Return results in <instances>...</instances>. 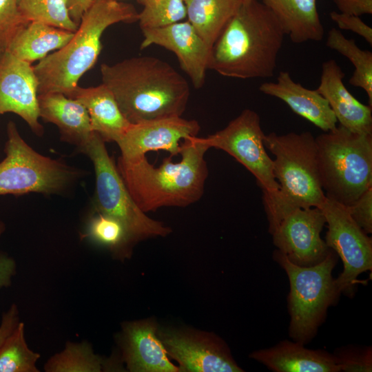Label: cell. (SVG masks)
I'll use <instances>...</instances> for the list:
<instances>
[{
    "mask_svg": "<svg viewBox=\"0 0 372 372\" xmlns=\"http://www.w3.org/2000/svg\"><path fill=\"white\" fill-rule=\"evenodd\" d=\"M344 76L335 60L324 61L316 90L328 101L340 125L355 133L372 135V107L349 92L343 82Z\"/></svg>",
    "mask_w": 372,
    "mask_h": 372,
    "instance_id": "obj_18",
    "label": "cell"
},
{
    "mask_svg": "<svg viewBox=\"0 0 372 372\" xmlns=\"http://www.w3.org/2000/svg\"><path fill=\"white\" fill-rule=\"evenodd\" d=\"M5 157L0 162V196L62 194L82 177L80 169L35 151L13 121L6 127Z\"/></svg>",
    "mask_w": 372,
    "mask_h": 372,
    "instance_id": "obj_8",
    "label": "cell"
},
{
    "mask_svg": "<svg viewBox=\"0 0 372 372\" xmlns=\"http://www.w3.org/2000/svg\"><path fill=\"white\" fill-rule=\"evenodd\" d=\"M96 0H65L71 19L79 25L83 14Z\"/></svg>",
    "mask_w": 372,
    "mask_h": 372,
    "instance_id": "obj_39",
    "label": "cell"
},
{
    "mask_svg": "<svg viewBox=\"0 0 372 372\" xmlns=\"http://www.w3.org/2000/svg\"><path fill=\"white\" fill-rule=\"evenodd\" d=\"M86 236L119 258L131 254L132 244L125 227L110 216L96 211L88 221Z\"/></svg>",
    "mask_w": 372,
    "mask_h": 372,
    "instance_id": "obj_28",
    "label": "cell"
},
{
    "mask_svg": "<svg viewBox=\"0 0 372 372\" xmlns=\"http://www.w3.org/2000/svg\"><path fill=\"white\" fill-rule=\"evenodd\" d=\"M38 105L39 118L55 125L61 140L75 145L81 153L96 134L84 105L59 92L38 94Z\"/></svg>",
    "mask_w": 372,
    "mask_h": 372,
    "instance_id": "obj_20",
    "label": "cell"
},
{
    "mask_svg": "<svg viewBox=\"0 0 372 372\" xmlns=\"http://www.w3.org/2000/svg\"><path fill=\"white\" fill-rule=\"evenodd\" d=\"M356 224L367 234L372 232V187L349 205H345Z\"/></svg>",
    "mask_w": 372,
    "mask_h": 372,
    "instance_id": "obj_34",
    "label": "cell"
},
{
    "mask_svg": "<svg viewBox=\"0 0 372 372\" xmlns=\"http://www.w3.org/2000/svg\"><path fill=\"white\" fill-rule=\"evenodd\" d=\"M74 32L41 22H30L13 39L8 52L32 64L65 46Z\"/></svg>",
    "mask_w": 372,
    "mask_h": 372,
    "instance_id": "obj_24",
    "label": "cell"
},
{
    "mask_svg": "<svg viewBox=\"0 0 372 372\" xmlns=\"http://www.w3.org/2000/svg\"><path fill=\"white\" fill-rule=\"evenodd\" d=\"M18 6L28 22H41L74 32L78 29L69 14L65 0H19Z\"/></svg>",
    "mask_w": 372,
    "mask_h": 372,
    "instance_id": "obj_30",
    "label": "cell"
},
{
    "mask_svg": "<svg viewBox=\"0 0 372 372\" xmlns=\"http://www.w3.org/2000/svg\"><path fill=\"white\" fill-rule=\"evenodd\" d=\"M285 34L261 1L240 0L211 47L208 69L242 79L271 77Z\"/></svg>",
    "mask_w": 372,
    "mask_h": 372,
    "instance_id": "obj_2",
    "label": "cell"
},
{
    "mask_svg": "<svg viewBox=\"0 0 372 372\" xmlns=\"http://www.w3.org/2000/svg\"><path fill=\"white\" fill-rule=\"evenodd\" d=\"M68 96L84 105L92 130L105 142L116 143L131 125L122 114L112 93L103 83L90 87L77 85Z\"/></svg>",
    "mask_w": 372,
    "mask_h": 372,
    "instance_id": "obj_22",
    "label": "cell"
},
{
    "mask_svg": "<svg viewBox=\"0 0 372 372\" xmlns=\"http://www.w3.org/2000/svg\"><path fill=\"white\" fill-rule=\"evenodd\" d=\"M340 371H372V348L371 347H343L333 353Z\"/></svg>",
    "mask_w": 372,
    "mask_h": 372,
    "instance_id": "obj_33",
    "label": "cell"
},
{
    "mask_svg": "<svg viewBox=\"0 0 372 372\" xmlns=\"http://www.w3.org/2000/svg\"><path fill=\"white\" fill-rule=\"evenodd\" d=\"M273 258L289 278V336L306 344L315 337L328 308L336 303L340 294L332 276L338 256L331 250L324 260L310 267L293 264L278 249Z\"/></svg>",
    "mask_w": 372,
    "mask_h": 372,
    "instance_id": "obj_7",
    "label": "cell"
},
{
    "mask_svg": "<svg viewBox=\"0 0 372 372\" xmlns=\"http://www.w3.org/2000/svg\"><path fill=\"white\" fill-rule=\"evenodd\" d=\"M6 230V225L0 219V238ZM16 273V263L14 260L0 252V289L8 287L12 282V278Z\"/></svg>",
    "mask_w": 372,
    "mask_h": 372,
    "instance_id": "obj_37",
    "label": "cell"
},
{
    "mask_svg": "<svg viewBox=\"0 0 372 372\" xmlns=\"http://www.w3.org/2000/svg\"><path fill=\"white\" fill-rule=\"evenodd\" d=\"M7 112L20 116L38 136L43 134L34 67L9 52L0 59V115Z\"/></svg>",
    "mask_w": 372,
    "mask_h": 372,
    "instance_id": "obj_15",
    "label": "cell"
},
{
    "mask_svg": "<svg viewBox=\"0 0 372 372\" xmlns=\"http://www.w3.org/2000/svg\"><path fill=\"white\" fill-rule=\"evenodd\" d=\"M265 134L258 113L244 110L223 129L198 141L208 147L221 149L242 164L256 178L263 192V203L273 200L280 185L273 174V162L265 150Z\"/></svg>",
    "mask_w": 372,
    "mask_h": 372,
    "instance_id": "obj_10",
    "label": "cell"
},
{
    "mask_svg": "<svg viewBox=\"0 0 372 372\" xmlns=\"http://www.w3.org/2000/svg\"><path fill=\"white\" fill-rule=\"evenodd\" d=\"M18 1L0 0V59L17 33L30 23L20 12Z\"/></svg>",
    "mask_w": 372,
    "mask_h": 372,
    "instance_id": "obj_32",
    "label": "cell"
},
{
    "mask_svg": "<svg viewBox=\"0 0 372 372\" xmlns=\"http://www.w3.org/2000/svg\"><path fill=\"white\" fill-rule=\"evenodd\" d=\"M249 357L274 372H339L333 354L309 349L296 341L283 340L275 346L252 352Z\"/></svg>",
    "mask_w": 372,
    "mask_h": 372,
    "instance_id": "obj_21",
    "label": "cell"
},
{
    "mask_svg": "<svg viewBox=\"0 0 372 372\" xmlns=\"http://www.w3.org/2000/svg\"><path fill=\"white\" fill-rule=\"evenodd\" d=\"M329 17L340 29L353 32L364 38L371 45H372V29L360 17L335 11L331 12Z\"/></svg>",
    "mask_w": 372,
    "mask_h": 372,
    "instance_id": "obj_35",
    "label": "cell"
},
{
    "mask_svg": "<svg viewBox=\"0 0 372 372\" xmlns=\"http://www.w3.org/2000/svg\"><path fill=\"white\" fill-rule=\"evenodd\" d=\"M259 90L282 100L296 114L325 132L337 127L338 121L326 99L317 90L295 82L287 71H280L276 82L262 83Z\"/></svg>",
    "mask_w": 372,
    "mask_h": 372,
    "instance_id": "obj_19",
    "label": "cell"
},
{
    "mask_svg": "<svg viewBox=\"0 0 372 372\" xmlns=\"http://www.w3.org/2000/svg\"><path fill=\"white\" fill-rule=\"evenodd\" d=\"M327 224L325 242L342 261L335 279L340 292L352 298L358 276L372 269V240L353 220L345 205L326 197L320 205Z\"/></svg>",
    "mask_w": 372,
    "mask_h": 372,
    "instance_id": "obj_11",
    "label": "cell"
},
{
    "mask_svg": "<svg viewBox=\"0 0 372 372\" xmlns=\"http://www.w3.org/2000/svg\"><path fill=\"white\" fill-rule=\"evenodd\" d=\"M19 322L18 308L15 304H12L8 310L2 314L0 324V347L12 333Z\"/></svg>",
    "mask_w": 372,
    "mask_h": 372,
    "instance_id": "obj_38",
    "label": "cell"
},
{
    "mask_svg": "<svg viewBox=\"0 0 372 372\" xmlns=\"http://www.w3.org/2000/svg\"><path fill=\"white\" fill-rule=\"evenodd\" d=\"M263 141L275 157L273 174L280 185L276 197L263 203L271 234L291 210L320 207L326 196L319 179L316 139L310 132H271L265 134Z\"/></svg>",
    "mask_w": 372,
    "mask_h": 372,
    "instance_id": "obj_5",
    "label": "cell"
},
{
    "mask_svg": "<svg viewBox=\"0 0 372 372\" xmlns=\"http://www.w3.org/2000/svg\"><path fill=\"white\" fill-rule=\"evenodd\" d=\"M281 25L285 34L295 43L320 41L324 28L316 0H261Z\"/></svg>",
    "mask_w": 372,
    "mask_h": 372,
    "instance_id": "obj_23",
    "label": "cell"
},
{
    "mask_svg": "<svg viewBox=\"0 0 372 372\" xmlns=\"http://www.w3.org/2000/svg\"><path fill=\"white\" fill-rule=\"evenodd\" d=\"M123 360L132 372H180L169 359L167 351L152 320L128 322L121 337Z\"/></svg>",
    "mask_w": 372,
    "mask_h": 372,
    "instance_id": "obj_17",
    "label": "cell"
},
{
    "mask_svg": "<svg viewBox=\"0 0 372 372\" xmlns=\"http://www.w3.org/2000/svg\"><path fill=\"white\" fill-rule=\"evenodd\" d=\"M40 355L32 351L25 338V325L19 322L0 347V372H38Z\"/></svg>",
    "mask_w": 372,
    "mask_h": 372,
    "instance_id": "obj_29",
    "label": "cell"
},
{
    "mask_svg": "<svg viewBox=\"0 0 372 372\" xmlns=\"http://www.w3.org/2000/svg\"><path fill=\"white\" fill-rule=\"evenodd\" d=\"M200 125L196 120L174 116L131 124L116 143L121 158L127 161L145 156L151 151L165 150L170 156L179 154L180 141L197 136Z\"/></svg>",
    "mask_w": 372,
    "mask_h": 372,
    "instance_id": "obj_14",
    "label": "cell"
},
{
    "mask_svg": "<svg viewBox=\"0 0 372 372\" xmlns=\"http://www.w3.org/2000/svg\"><path fill=\"white\" fill-rule=\"evenodd\" d=\"M241 1H248V0H241Z\"/></svg>",
    "mask_w": 372,
    "mask_h": 372,
    "instance_id": "obj_40",
    "label": "cell"
},
{
    "mask_svg": "<svg viewBox=\"0 0 372 372\" xmlns=\"http://www.w3.org/2000/svg\"><path fill=\"white\" fill-rule=\"evenodd\" d=\"M208 147L197 136L180 143L181 160L165 158L158 167L145 156L127 161L118 157L116 167L138 207L145 213L163 207H185L203 195L209 170L205 154Z\"/></svg>",
    "mask_w": 372,
    "mask_h": 372,
    "instance_id": "obj_3",
    "label": "cell"
},
{
    "mask_svg": "<svg viewBox=\"0 0 372 372\" xmlns=\"http://www.w3.org/2000/svg\"><path fill=\"white\" fill-rule=\"evenodd\" d=\"M138 19V12L132 4L96 0L82 16L70 41L33 66L38 94L59 92L69 96L96 62L104 31L116 23H132Z\"/></svg>",
    "mask_w": 372,
    "mask_h": 372,
    "instance_id": "obj_4",
    "label": "cell"
},
{
    "mask_svg": "<svg viewBox=\"0 0 372 372\" xmlns=\"http://www.w3.org/2000/svg\"><path fill=\"white\" fill-rule=\"evenodd\" d=\"M143 6L138 13L141 30L164 27L187 17L184 0H137Z\"/></svg>",
    "mask_w": 372,
    "mask_h": 372,
    "instance_id": "obj_31",
    "label": "cell"
},
{
    "mask_svg": "<svg viewBox=\"0 0 372 372\" xmlns=\"http://www.w3.org/2000/svg\"><path fill=\"white\" fill-rule=\"evenodd\" d=\"M325 224L320 207L294 209L271 234L273 243L293 264L300 267L316 265L332 250L320 236Z\"/></svg>",
    "mask_w": 372,
    "mask_h": 372,
    "instance_id": "obj_13",
    "label": "cell"
},
{
    "mask_svg": "<svg viewBox=\"0 0 372 372\" xmlns=\"http://www.w3.org/2000/svg\"><path fill=\"white\" fill-rule=\"evenodd\" d=\"M158 335L183 372H241L227 343L213 333L161 330Z\"/></svg>",
    "mask_w": 372,
    "mask_h": 372,
    "instance_id": "obj_12",
    "label": "cell"
},
{
    "mask_svg": "<svg viewBox=\"0 0 372 372\" xmlns=\"http://www.w3.org/2000/svg\"><path fill=\"white\" fill-rule=\"evenodd\" d=\"M141 30L143 40L141 49L157 45L173 52L194 87L203 86L211 48L188 21Z\"/></svg>",
    "mask_w": 372,
    "mask_h": 372,
    "instance_id": "obj_16",
    "label": "cell"
},
{
    "mask_svg": "<svg viewBox=\"0 0 372 372\" xmlns=\"http://www.w3.org/2000/svg\"><path fill=\"white\" fill-rule=\"evenodd\" d=\"M188 21L211 48L240 0H184Z\"/></svg>",
    "mask_w": 372,
    "mask_h": 372,
    "instance_id": "obj_25",
    "label": "cell"
},
{
    "mask_svg": "<svg viewBox=\"0 0 372 372\" xmlns=\"http://www.w3.org/2000/svg\"><path fill=\"white\" fill-rule=\"evenodd\" d=\"M320 182L327 198L349 205L372 187V135L342 125L315 137Z\"/></svg>",
    "mask_w": 372,
    "mask_h": 372,
    "instance_id": "obj_6",
    "label": "cell"
},
{
    "mask_svg": "<svg viewBox=\"0 0 372 372\" xmlns=\"http://www.w3.org/2000/svg\"><path fill=\"white\" fill-rule=\"evenodd\" d=\"M93 163L95 172V205L97 212L110 216L125 227L132 244L154 237H165L172 231L154 220L135 203L110 157L105 142L96 133L81 152Z\"/></svg>",
    "mask_w": 372,
    "mask_h": 372,
    "instance_id": "obj_9",
    "label": "cell"
},
{
    "mask_svg": "<svg viewBox=\"0 0 372 372\" xmlns=\"http://www.w3.org/2000/svg\"><path fill=\"white\" fill-rule=\"evenodd\" d=\"M107 369V364L87 342H67L64 349L50 358L44 366L47 372H100Z\"/></svg>",
    "mask_w": 372,
    "mask_h": 372,
    "instance_id": "obj_27",
    "label": "cell"
},
{
    "mask_svg": "<svg viewBox=\"0 0 372 372\" xmlns=\"http://www.w3.org/2000/svg\"><path fill=\"white\" fill-rule=\"evenodd\" d=\"M102 83L129 123L181 116L190 95L187 80L170 64L151 56L101 65Z\"/></svg>",
    "mask_w": 372,
    "mask_h": 372,
    "instance_id": "obj_1",
    "label": "cell"
},
{
    "mask_svg": "<svg viewBox=\"0 0 372 372\" xmlns=\"http://www.w3.org/2000/svg\"><path fill=\"white\" fill-rule=\"evenodd\" d=\"M341 13L360 17L372 14V0H332Z\"/></svg>",
    "mask_w": 372,
    "mask_h": 372,
    "instance_id": "obj_36",
    "label": "cell"
},
{
    "mask_svg": "<svg viewBox=\"0 0 372 372\" xmlns=\"http://www.w3.org/2000/svg\"><path fill=\"white\" fill-rule=\"evenodd\" d=\"M326 45L347 57L354 65L349 83L366 92L372 107V52L360 49L354 39L346 38L335 28L329 31Z\"/></svg>",
    "mask_w": 372,
    "mask_h": 372,
    "instance_id": "obj_26",
    "label": "cell"
}]
</instances>
